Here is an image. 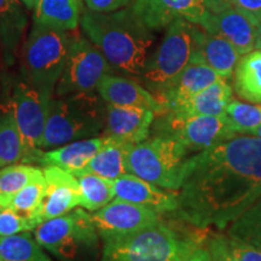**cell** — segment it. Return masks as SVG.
Here are the masks:
<instances>
[{
	"label": "cell",
	"mask_w": 261,
	"mask_h": 261,
	"mask_svg": "<svg viewBox=\"0 0 261 261\" xmlns=\"http://www.w3.org/2000/svg\"><path fill=\"white\" fill-rule=\"evenodd\" d=\"M179 190L180 219L225 228L261 197V139L234 136L189 158Z\"/></svg>",
	"instance_id": "obj_1"
},
{
	"label": "cell",
	"mask_w": 261,
	"mask_h": 261,
	"mask_svg": "<svg viewBox=\"0 0 261 261\" xmlns=\"http://www.w3.org/2000/svg\"><path fill=\"white\" fill-rule=\"evenodd\" d=\"M81 27L114 71L125 76H140L154 42V34L130 6L106 14L85 10Z\"/></svg>",
	"instance_id": "obj_2"
},
{
	"label": "cell",
	"mask_w": 261,
	"mask_h": 261,
	"mask_svg": "<svg viewBox=\"0 0 261 261\" xmlns=\"http://www.w3.org/2000/svg\"><path fill=\"white\" fill-rule=\"evenodd\" d=\"M106 114L107 103L93 91L51 98L41 149L93 138L104 129Z\"/></svg>",
	"instance_id": "obj_3"
},
{
	"label": "cell",
	"mask_w": 261,
	"mask_h": 261,
	"mask_svg": "<svg viewBox=\"0 0 261 261\" xmlns=\"http://www.w3.org/2000/svg\"><path fill=\"white\" fill-rule=\"evenodd\" d=\"M73 37L69 31L33 23L22 51V76L47 99L54 97Z\"/></svg>",
	"instance_id": "obj_4"
},
{
	"label": "cell",
	"mask_w": 261,
	"mask_h": 261,
	"mask_svg": "<svg viewBox=\"0 0 261 261\" xmlns=\"http://www.w3.org/2000/svg\"><path fill=\"white\" fill-rule=\"evenodd\" d=\"M200 28L185 19H177L167 27L161 44L148 58L139 76L143 86L156 98L167 91L190 64Z\"/></svg>",
	"instance_id": "obj_5"
},
{
	"label": "cell",
	"mask_w": 261,
	"mask_h": 261,
	"mask_svg": "<svg viewBox=\"0 0 261 261\" xmlns=\"http://www.w3.org/2000/svg\"><path fill=\"white\" fill-rule=\"evenodd\" d=\"M189 152L178 139L156 136L130 146L126 159L127 169L130 174L160 188L178 191Z\"/></svg>",
	"instance_id": "obj_6"
},
{
	"label": "cell",
	"mask_w": 261,
	"mask_h": 261,
	"mask_svg": "<svg viewBox=\"0 0 261 261\" xmlns=\"http://www.w3.org/2000/svg\"><path fill=\"white\" fill-rule=\"evenodd\" d=\"M98 236L92 215L84 210L42 221L34 230L37 242L62 261H74L80 254L93 253Z\"/></svg>",
	"instance_id": "obj_7"
},
{
	"label": "cell",
	"mask_w": 261,
	"mask_h": 261,
	"mask_svg": "<svg viewBox=\"0 0 261 261\" xmlns=\"http://www.w3.org/2000/svg\"><path fill=\"white\" fill-rule=\"evenodd\" d=\"M189 243L161 221L130 236L104 242L102 261H178Z\"/></svg>",
	"instance_id": "obj_8"
},
{
	"label": "cell",
	"mask_w": 261,
	"mask_h": 261,
	"mask_svg": "<svg viewBox=\"0 0 261 261\" xmlns=\"http://www.w3.org/2000/svg\"><path fill=\"white\" fill-rule=\"evenodd\" d=\"M113 71L102 52L89 38H73L55 93L57 97H63L73 93L92 92L97 90L104 75Z\"/></svg>",
	"instance_id": "obj_9"
},
{
	"label": "cell",
	"mask_w": 261,
	"mask_h": 261,
	"mask_svg": "<svg viewBox=\"0 0 261 261\" xmlns=\"http://www.w3.org/2000/svg\"><path fill=\"white\" fill-rule=\"evenodd\" d=\"M156 132L178 139L190 152H201L236 136L225 116H187L172 112L160 115Z\"/></svg>",
	"instance_id": "obj_10"
},
{
	"label": "cell",
	"mask_w": 261,
	"mask_h": 261,
	"mask_svg": "<svg viewBox=\"0 0 261 261\" xmlns=\"http://www.w3.org/2000/svg\"><path fill=\"white\" fill-rule=\"evenodd\" d=\"M9 98L23 139L25 150L23 161L28 162L35 150L41 149L51 99L45 98L24 80L14 85Z\"/></svg>",
	"instance_id": "obj_11"
},
{
	"label": "cell",
	"mask_w": 261,
	"mask_h": 261,
	"mask_svg": "<svg viewBox=\"0 0 261 261\" xmlns=\"http://www.w3.org/2000/svg\"><path fill=\"white\" fill-rule=\"evenodd\" d=\"M92 219L103 242L130 236L161 221L155 211L120 200H113L94 212Z\"/></svg>",
	"instance_id": "obj_12"
},
{
	"label": "cell",
	"mask_w": 261,
	"mask_h": 261,
	"mask_svg": "<svg viewBox=\"0 0 261 261\" xmlns=\"http://www.w3.org/2000/svg\"><path fill=\"white\" fill-rule=\"evenodd\" d=\"M130 8L151 31L168 27L177 19L204 29L212 15L203 0H135Z\"/></svg>",
	"instance_id": "obj_13"
},
{
	"label": "cell",
	"mask_w": 261,
	"mask_h": 261,
	"mask_svg": "<svg viewBox=\"0 0 261 261\" xmlns=\"http://www.w3.org/2000/svg\"><path fill=\"white\" fill-rule=\"evenodd\" d=\"M154 120L155 113L151 110L107 103L103 137L133 146L149 138Z\"/></svg>",
	"instance_id": "obj_14"
},
{
	"label": "cell",
	"mask_w": 261,
	"mask_h": 261,
	"mask_svg": "<svg viewBox=\"0 0 261 261\" xmlns=\"http://www.w3.org/2000/svg\"><path fill=\"white\" fill-rule=\"evenodd\" d=\"M114 200L143 205L156 213L177 212L179 207L177 191L162 189L130 173H126L114 180Z\"/></svg>",
	"instance_id": "obj_15"
},
{
	"label": "cell",
	"mask_w": 261,
	"mask_h": 261,
	"mask_svg": "<svg viewBox=\"0 0 261 261\" xmlns=\"http://www.w3.org/2000/svg\"><path fill=\"white\" fill-rule=\"evenodd\" d=\"M42 172L46 181V192L39 215L41 223L69 213L80 205L79 181L73 173L55 166H47Z\"/></svg>",
	"instance_id": "obj_16"
},
{
	"label": "cell",
	"mask_w": 261,
	"mask_h": 261,
	"mask_svg": "<svg viewBox=\"0 0 261 261\" xmlns=\"http://www.w3.org/2000/svg\"><path fill=\"white\" fill-rule=\"evenodd\" d=\"M96 91L108 104L143 108L151 110L159 116L167 113L166 107L142 84L121 75H104Z\"/></svg>",
	"instance_id": "obj_17"
},
{
	"label": "cell",
	"mask_w": 261,
	"mask_h": 261,
	"mask_svg": "<svg viewBox=\"0 0 261 261\" xmlns=\"http://www.w3.org/2000/svg\"><path fill=\"white\" fill-rule=\"evenodd\" d=\"M223 77L200 60L192 58L178 79L158 99L168 112H178L192 97Z\"/></svg>",
	"instance_id": "obj_18"
},
{
	"label": "cell",
	"mask_w": 261,
	"mask_h": 261,
	"mask_svg": "<svg viewBox=\"0 0 261 261\" xmlns=\"http://www.w3.org/2000/svg\"><path fill=\"white\" fill-rule=\"evenodd\" d=\"M103 142V137H100L74 140L50 151H42L41 149H38L29 158L28 162H39L44 167L55 166L70 173L79 172L86 167L96 156L102 148Z\"/></svg>",
	"instance_id": "obj_19"
},
{
	"label": "cell",
	"mask_w": 261,
	"mask_h": 261,
	"mask_svg": "<svg viewBox=\"0 0 261 261\" xmlns=\"http://www.w3.org/2000/svg\"><path fill=\"white\" fill-rule=\"evenodd\" d=\"M204 31L227 39L241 56L255 48L257 25L233 6L220 14H212Z\"/></svg>",
	"instance_id": "obj_20"
},
{
	"label": "cell",
	"mask_w": 261,
	"mask_h": 261,
	"mask_svg": "<svg viewBox=\"0 0 261 261\" xmlns=\"http://www.w3.org/2000/svg\"><path fill=\"white\" fill-rule=\"evenodd\" d=\"M192 58L210 65L223 79L227 80L233 74L241 55L227 39L200 29Z\"/></svg>",
	"instance_id": "obj_21"
},
{
	"label": "cell",
	"mask_w": 261,
	"mask_h": 261,
	"mask_svg": "<svg viewBox=\"0 0 261 261\" xmlns=\"http://www.w3.org/2000/svg\"><path fill=\"white\" fill-rule=\"evenodd\" d=\"M27 24V12L21 0H0V41L9 63L14 62Z\"/></svg>",
	"instance_id": "obj_22"
},
{
	"label": "cell",
	"mask_w": 261,
	"mask_h": 261,
	"mask_svg": "<svg viewBox=\"0 0 261 261\" xmlns=\"http://www.w3.org/2000/svg\"><path fill=\"white\" fill-rule=\"evenodd\" d=\"M81 11V0H39L33 10V23L70 32L79 27Z\"/></svg>",
	"instance_id": "obj_23"
},
{
	"label": "cell",
	"mask_w": 261,
	"mask_h": 261,
	"mask_svg": "<svg viewBox=\"0 0 261 261\" xmlns=\"http://www.w3.org/2000/svg\"><path fill=\"white\" fill-rule=\"evenodd\" d=\"M231 100H232V89L226 79H220L192 97L178 112L172 113L187 116L207 115L223 117Z\"/></svg>",
	"instance_id": "obj_24"
},
{
	"label": "cell",
	"mask_w": 261,
	"mask_h": 261,
	"mask_svg": "<svg viewBox=\"0 0 261 261\" xmlns=\"http://www.w3.org/2000/svg\"><path fill=\"white\" fill-rule=\"evenodd\" d=\"M103 139L104 142L102 148L89 162V165L79 172H74L73 174L93 173L99 177L116 180L117 178L128 173L126 159L130 146L110 138H104L103 137Z\"/></svg>",
	"instance_id": "obj_25"
},
{
	"label": "cell",
	"mask_w": 261,
	"mask_h": 261,
	"mask_svg": "<svg viewBox=\"0 0 261 261\" xmlns=\"http://www.w3.org/2000/svg\"><path fill=\"white\" fill-rule=\"evenodd\" d=\"M24 156L23 139L10 98L0 100V168L23 161Z\"/></svg>",
	"instance_id": "obj_26"
},
{
	"label": "cell",
	"mask_w": 261,
	"mask_h": 261,
	"mask_svg": "<svg viewBox=\"0 0 261 261\" xmlns=\"http://www.w3.org/2000/svg\"><path fill=\"white\" fill-rule=\"evenodd\" d=\"M234 90L250 103H261V50L243 55L234 68Z\"/></svg>",
	"instance_id": "obj_27"
},
{
	"label": "cell",
	"mask_w": 261,
	"mask_h": 261,
	"mask_svg": "<svg viewBox=\"0 0 261 261\" xmlns=\"http://www.w3.org/2000/svg\"><path fill=\"white\" fill-rule=\"evenodd\" d=\"M80 187V205L90 212H97L115 198L114 180L93 173H77Z\"/></svg>",
	"instance_id": "obj_28"
},
{
	"label": "cell",
	"mask_w": 261,
	"mask_h": 261,
	"mask_svg": "<svg viewBox=\"0 0 261 261\" xmlns=\"http://www.w3.org/2000/svg\"><path fill=\"white\" fill-rule=\"evenodd\" d=\"M0 261H52L29 231L0 236Z\"/></svg>",
	"instance_id": "obj_29"
},
{
	"label": "cell",
	"mask_w": 261,
	"mask_h": 261,
	"mask_svg": "<svg viewBox=\"0 0 261 261\" xmlns=\"http://www.w3.org/2000/svg\"><path fill=\"white\" fill-rule=\"evenodd\" d=\"M42 175L41 169L24 163H14L0 169V210L5 208L12 196L21 189Z\"/></svg>",
	"instance_id": "obj_30"
},
{
	"label": "cell",
	"mask_w": 261,
	"mask_h": 261,
	"mask_svg": "<svg viewBox=\"0 0 261 261\" xmlns=\"http://www.w3.org/2000/svg\"><path fill=\"white\" fill-rule=\"evenodd\" d=\"M45 192H46V181L42 175L29 182L17 194L12 196L5 208L17 212L18 214L24 215V217L37 219L41 224V221L39 220V215L41 213L42 204H44Z\"/></svg>",
	"instance_id": "obj_31"
},
{
	"label": "cell",
	"mask_w": 261,
	"mask_h": 261,
	"mask_svg": "<svg viewBox=\"0 0 261 261\" xmlns=\"http://www.w3.org/2000/svg\"><path fill=\"white\" fill-rule=\"evenodd\" d=\"M227 236L244 241L261 249V197L230 224Z\"/></svg>",
	"instance_id": "obj_32"
},
{
	"label": "cell",
	"mask_w": 261,
	"mask_h": 261,
	"mask_svg": "<svg viewBox=\"0 0 261 261\" xmlns=\"http://www.w3.org/2000/svg\"><path fill=\"white\" fill-rule=\"evenodd\" d=\"M225 119L236 135H254L261 126V106L231 100Z\"/></svg>",
	"instance_id": "obj_33"
},
{
	"label": "cell",
	"mask_w": 261,
	"mask_h": 261,
	"mask_svg": "<svg viewBox=\"0 0 261 261\" xmlns=\"http://www.w3.org/2000/svg\"><path fill=\"white\" fill-rule=\"evenodd\" d=\"M40 223L37 219L24 217L17 212L3 208L0 210V236H11V234L27 232L35 230Z\"/></svg>",
	"instance_id": "obj_34"
},
{
	"label": "cell",
	"mask_w": 261,
	"mask_h": 261,
	"mask_svg": "<svg viewBox=\"0 0 261 261\" xmlns=\"http://www.w3.org/2000/svg\"><path fill=\"white\" fill-rule=\"evenodd\" d=\"M224 240L228 255L233 261H261V249L253 244L230 236H224Z\"/></svg>",
	"instance_id": "obj_35"
},
{
	"label": "cell",
	"mask_w": 261,
	"mask_h": 261,
	"mask_svg": "<svg viewBox=\"0 0 261 261\" xmlns=\"http://www.w3.org/2000/svg\"><path fill=\"white\" fill-rule=\"evenodd\" d=\"M205 234H194L189 237V243L184 253L178 261H211V255L207 247L203 246L205 242Z\"/></svg>",
	"instance_id": "obj_36"
},
{
	"label": "cell",
	"mask_w": 261,
	"mask_h": 261,
	"mask_svg": "<svg viewBox=\"0 0 261 261\" xmlns=\"http://www.w3.org/2000/svg\"><path fill=\"white\" fill-rule=\"evenodd\" d=\"M135 0H84L87 10L94 12H113L125 9Z\"/></svg>",
	"instance_id": "obj_37"
},
{
	"label": "cell",
	"mask_w": 261,
	"mask_h": 261,
	"mask_svg": "<svg viewBox=\"0 0 261 261\" xmlns=\"http://www.w3.org/2000/svg\"><path fill=\"white\" fill-rule=\"evenodd\" d=\"M205 247L211 255V261H233L232 257L228 255L223 234L208 238L205 241Z\"/></svg>",
	"instance_id": "obj_38"
},
{
	"label": "cell",
	"mask_w": 261,
	"mask_h": 261,
	"mask_svg": "<svg viewBox=\"0 0 261 261\" xmlns=\"http://www.w3.org/2000/svg\"><path fill=\"white\" fill-rule=\"evenodd\" d=\"M233 8L242 11L256 25L261 23V0H233Z\"/></svg>",
	"instance_id": "obj_39"
},
{
	"label": "cell",
	"mask_w": 261,
	"mask_h": 261,
	"mask_svg": "<svg viewBox=\"0 0 261 261\" xmlns=\"http://www.w3.org/2000/svg\"><path fill=\"white\" fill-rule=\"evenodd\" d=\"M203 2L212 14H220L233 6V0H203Z\"/></svg>",
	"instance_id": "obj_40"
},
{
	"label": "cell",
	"mask_w": 261,
	"mask_h": 261,
	"mask_svg": "<svg viewBox=\"0 0 261 261\" xmlns=\"http://www.w3.org/2000/svg\"><path fill=\"white\" fill-rule=\"evenodd\" d=\"M22 3H23V5L25 6V9L27 10H34V8H35V5L38 4V2L39 0H21Z\"/></svg>",
	"instance_id": "obj_41"
},
{
	"label": "cell",
	"mask_w": 261,
	"mask_h": 261,
	"mask_svg": "<svg viewBox=\"0 0 261 261\" xmlns=\"http://www.w3.org/2000/svg\"><path fill=\"white\" fill-rule=\"evenodd\" d=\"M255 48L256 50H261V23L257 25L256 32V41H255Z\"/></svg>",
	"instance_id": "obj_42"
},
{
	"label": "cell",
	"mask_w": 261,
	"mask_h": 261,
	"mask_svg": "<svg viewBox=\"0 0 261 261\" xmlns=\"http://www.w3.org/2000/svg\"><path fill=\"white\" fill-rule=\"evenodd\" d=\"M253 136L259 137V138L261 139V126L259 127V128H256V130H255V132H254V135H253Z\"/></svg>",
	"instance_id": "obj_43"
}]
</instances>
